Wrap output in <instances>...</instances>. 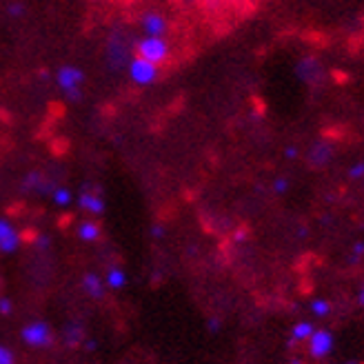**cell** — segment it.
Returning <instances> with one entry per match:
<instances>
[{
	"mask_svg": "<svg viewBox=\"0 0 364 364\" xmlns=\"http://www.w3.org/2000/svg\"><path fill=\"white\" fill-rule=\"evenodd\" d=\"M21 247V233L16 231V227L7 220L0 218V251L11 253Z\"/></svg>",
	"mask_w": 364,
	"mask_h": 364,
	"instance_id": "7",
	"label": "cell"
},
{
	"mask_svg": "<svg viewBox=\"0 0 364 364\" xmlns=\"http://www.w3.org/2000/svg\"><path fill=\"white\" fill-rule=\"evenodd\" d=\"M287 187H289V180H287V178H278V180H276V185H273V189H276V193H284V191H287Z\"/></svg>",
	"mask_w": 364,
	"mask_h": 364,
	"instance_id": "18",
	"label": "cell"
},
{
	"mask_svg": "<svg viewBox=\"0 0 364 364\" xmlns=\"http://www.w3.org/2000/svg\"><path fill=\"white\" fill-rule=\"evenodd\" d=\"M311 311L316 314V316H326L331 311V302L329 300H324V298H316L314 302H311Z\"/></svg>",
	"mask_w": 364,
	"mask_h": 364,
	"instance_id": "14",
	"label": "cell"
},
{
	"mask_svg": "<svg viewBox=\"0 0 364 364\" xmlns=\"http://www.w3.org/2000/svg\"><path fill=\"white\" fill-rule=\"evenodd\" d=\"M158 74H160V69L147 60H142V58H134L129 63V78L140 85V87H147V85H154L158 80Z\"/></svg>",
	"mask_w": 364,
	"mask_h": 364,
	"instance_id": "4",
	"label": "cell"
},
{
	"mask_svg": "<svg viewBox=\"0 0 364 364\" xmlns=\"http://www.w3.org/2000/svg\"><path fill=\"white\" fill-rule=\"evenodd\" d=\"M136 56L160 67L169 58V43L165 38H156V36H144L136 43Z\"/></svg>",
	"mask_w": 364,
	"mask_h": 364,
	"instance_id": "1",
	"label": "cell"
},
{
	"mask_svg": "<svg viewBox=\"0 0 364 364\" xmlns=\"http://www.w3.org/2000/svg\"><path fill=\"white\" fill-rule=\"evenodd\" d=\"M287 158H291V160L298 158V149H296V147H289V149H287Z\"/></svg>",
	"mask_w": 364,
	"mask_h": 364,
	"instance_id": "21",
	"label": "cell"
},
{
	"mask_svg": "<svg viewBox=\"0 0 364 364\" xmlns=\"http://www.w3.org/2000/svg\"><path fill=\"white\" fill-rule=\"evenodd\" d=\"M9 14H11V16H21V14H23V5H11V7H9Z\"/></svg>",
	"mask_w": 364,
	"mask_h": 364,
	"instance_id": "20",
	"label": "cell"
},
{
	"mask_svg": "<svg viewBox=\"0 0 364 364\" xmlns=\"http://www.w3.org/2000/svg\"><path fill=\"white\" fill-rule=\"evenodd\" d=\"M78 203H80L82 209H87V211H91V213H102V211H105L102 198L96 196V193H82V196L78 198Z\"/></svg>",
	"mask_w": 364,
	"mask_h": 364,
	"instance_id": "8",
	"label": "cell"
},
{
	"mask_svg": "<svg viewBox=\"0 0 364 364\" xmlns=\"http://www.w3.org/2000/svg\"><path fill=\"white\" fill-rule=\"evenodd\" d=\"M105 284L109 289H122L127 284V276H124V271L120 269H109L107 271V278H105Z\"/></svg>",
	"mask_w": 364,
	"mask_h": 364,
	"instance_id": "12",
	"label": "cell"
},
{
	"mask_svg": "<svg viewBox=\"0 0 364 364\" xmlns=\"http://www.w3.org/2000/svg\"><path fill=\"white\" fill-rule=\"evenodd\" d=\"M364 256V242H355L353 253H351V262H358Z\"/></svg>",
	"mask_w": 364,
	"mask_h": 364,
	"instance_id": "17",
	"label": "cell"
},
{
	"mask_svg": "<svg viewBox=\"0 0 364 364\" xmlns=\"http://www.w3.org/2000/svg\"><path fill=\"white\" fill-rule=\"evenodd\" d=\"M98 235H100V229H98V225L96 223H80V227H78V238L80 240H85V242H94V240H98Z\"/></svg>",
	"mask_w": 364,
	"mask_h": 364,
	"instance_id": "11",
	"label": "cell"
},
{
	"mask_svg": "<svg viewBox=\"0 0 364 364\" xmlns=\"http://www.w3.org/2000/svg\"><path fill=\"white\" fill-rule=\"evenodd\" d=\"M358 304H360V306H364V284H362L360 294H358Z\"/></svg>",
	"mask_w": 364,
	"mask_h": 364,
	"instance_id": "22",
	"label": "cell"
},
{
	"mask_svg": "<svg viewBox=\"0 0 364 364\" xmlns=\"http://www.w3.org/2000/svg\"><path fill=\"white\" fill-rule=\"evenodd\" d=\"M349 178H351V180H360V178H364V162H355V165L349 169Z\"/></svg>",
	"mask_w": 364,
	"mask_h": 364,
	"instance_id": "16",
	"label": "cell"
},
{
	"mask_svg": "<svg viewBox=\"0 0 364 364\" xmlns=\"http://www.w3.org/2000/svg\"><path fill=\"white\" fill-rule=\"evenodd\" d=\"M142 31L147 36H156V38H165L167 33V18L162 14H156V11H147L142 14Z\"/></svg>",
	"mask_w": 364,
	"mask_h": 364,
	"instance_id": "6",
	"label": "cell"
},
{
	"mask_svg": "<svg viewBox=\"0 0 364 364\" xmlns=\"http://www.w3.org/2000/svg\"><path fill=\"white\" fill-rule=\"evenodd\" d=\"M51 198H53V203H56L58 207H67L71 205V191L65 189V187H56L51 191Z\"/></svg>",
	"mask_w": 364,
	"mask_h": 364,
	"instance_id": "13",
	"label": "cell"
},
{
	"mask_svg": "<svg viewBox=\"0 0 364 364\" xmlns=\"http://www.w3.org/2000/svg\"><path fill=\"white\" fill-rule=\"evenodd\" d=\"M82 71L78 67H60L56 74V82L58 87L65 91L69 98H78L80 96V85H82Z\"/></svg>",
	"mask_w": 364,
	"mask_h": 364,
	"instance_id": "3",
	"label": "cell"
},
{
	"mask_svg": "<svg viewBox=\"0 0 364 364\" xmlns=\"http://www.w3.org/2000/svg\"><path fill=\"white\" fill-rule=\"evenodd\" d=\"M344 364H358V362H344Z\"/></svg>",
	"mask_w": 364,
	"mask_h": 364,
	"instance_id": "23",
	"label": "cell"
},
{
	"mask_svg": "<svg viewBox=\"0 0 364 364\" xmlns=\"http://www.w3.org/2000/svg\"><path fill=\"white\" fill-rule=\"evenodd\" d=\"M0 314H5V316L11 314V304H9V300H0Z\"/></svg>",
	"mask_w": 364,
	"mask_h": 364,
	"instance_id": "19",
	"label": "cell"
},
{
	"mask_svg": "<svg viewBox=\"0 0 364 364\" xmlns=\"http://www.w3.org/2000/svg\"><path fill=\"white\" fill-rule=\"evenodd\" d=\"M85 289H87V294L94 298H102V294H105L102 280H100V276H96V273H87L85 276Z\"/></svg>",
	"mask_w": 364,
	"mask_h": 364,
	"instance_id": "10",
	"label": "cell"
},
{
	"mask_svg": "<svg viewBox=\"0 0 364 364\" xmlns=\"http://www.w3.org/2000/svg\"><path fill=\"white\" fill-rule=\"evenodd\" d=\"M306 342H309V355L316 360H322L333 351V333L326 329H316Z\"/></svg>",
	"mask_w": 364,
	"mask_h": 364,
	"instance_id": "5",
	"label": "cell"
},
{
	"mask_svg": "<svg viewBox=\"0 0 364 364\" xmlns=\"http://www.w3.org/2000/svg\"><path fill=\"white\" fill-rule=\"evenodd\" d=\"M23 342L27 344V347H33V349H43V347H49L53 336H51V329L49 324L45 322H31L27 324L23 333H21Z\"/></svg>",
	"mask_w": 364,
	"mask_h": 364,
	"instance_id": "2",
	"label": "cell"
},
{
	"mask_svg": "<svg viewBox=\"0 0 364 364\" xmlns=\"http://www.w3.org/2000/svg\"><path fill=\"white\" fill-rule=\"evenodd\" d=\"M0 364H16V355L9 347L0 344Z\"/></svg>",
	"mask_w": 364,
	"mask_h": 364,
	"instance_id": "15",
	"label": "cell"
},
{
	"mask_svg": "<svg viewBox=\"0 0 364 364\" xmlns=\"http://www.w3.org/2000/svg\"><path fill=\"white\" fill-rule=\"evenodd\" d=\"M316 331V326L311 322H298L294 329H291V342H306Z\"/></svg>",
	"mask_w": 364,
	"mask_h": 364,
	"instance_id": "9",
	"label": "cell"
}]
</instances>
